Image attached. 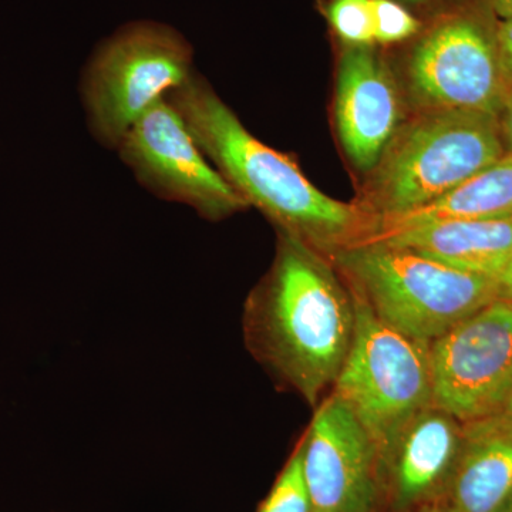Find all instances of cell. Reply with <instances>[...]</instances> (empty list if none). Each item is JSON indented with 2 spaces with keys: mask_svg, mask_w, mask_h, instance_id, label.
<instances>
[{
  "mask_svg": "<svg viewBox=\"0 0 512 512\" xmlns=\"http://www.w3.org/2000/svg\"><path fill=\"white\" fill-rule=\"evenodd\" d=\"M322 252L281 234L274 265L245 303L248 352L285 390L318 406L338 379L356 302Z\"/></svg>",
  "mask_w": 512,
  "mask_h": 512,
  "instance_id": "obj_1",
  "label": "cell"
},
{
  "mask_svg": "<svg viewBox=\"0 0 512 512\" xmlns=\"http://www.w3.org/2000/svg\"><path fill=\"white\" fill-rule=\"evenodd\" d=\"M167 99L225 180L282 234L326 255L375 234L373 215L318 190L291 158L249 133L200 74Z\"/></svg>",
  "mask_w": 512,
  "mask_h": 512,
  "instance_id": "obj_2",
  "label": "cell"
},
{
  "mask_svg": "<svg viewBox=\"0 0 512 512\" xmlns=\"http://www.w3.org/2000/svg\"><path fill=\"white\" fill-rule=\"evenodd\" d=\"M328 258L377 318L429 345L501 296L497 279L468 274L376 239H363Z\"/></svg>",
  "mask_w": 512,
  "mask_h": 512,
  "instance_id": "obj_3",
  "label": "cell"
},
{
  "mask_svg": "<svg viewBox=\"0 0 512 512\" xmlns=\"http://www.w3.org/2000/svg\"><path fill=\"white\" fill-rule=\"evenodd\" d=\"M501 157L494 116L431 110L387 147L366 211L379 224L419 210Z\"/></svg>",
  "mask_w": 512,
  "mask_h": 512,
  "instance_id": "obj_4",
  "label": "cell"
},
{
  "mask_svg": "<svg viewBox=\"0 0 512 512\" xmlns=\"http://www.w3.org/2000/svg\"><path fill=\"white\" fill-rule=\"evenodd\" d=\"M194 73V50L180 32L146 20L128 23L84 67L80 94L90 133L116 150L141 116Z\"/></svg>",
  "mask_w": 512,
  "mask_h": 512,
  "instance_id": "obj_5",
  "label": "cell"
},
{
  "mask_svg": "<svg viewBox=\"0 0 512 512\" xmlns=\"http://www.w3.org/2000/svg\"><path fill=\"white\" fill-rule=\"evenodd\" d=\"M355 302V336L332 393L355 413L380 460L404 424L433 404L430 345L386 325L356 296Z\"/></svg>",
  "mask_w": 512,
  "mask_h": 512,
  "instance_id": "obj_6",
  "label": "cell"
},
{
  "mask_svg": "<svg viewBox=\"0 0 512 512\" xmlns=\"http://www.w3.org/2000/svg\"><path fill=\"white\" fill-rule=\"evenodd\" d=\"M116 150L144 188L187 205L205 220H224L249 207L205 156L167 97L131 126Z\"/></svg>",
  "mask_w": 512,
  "mask_h": 512,
  "instance_id": "obj_7",
  "label": "cell"
},
{
  "mask_svg": "<svg viewBox=\"0 0 512 512\" xmlns=\"http://www.w3.org/2000/svg\"><path fill=\"white\" fill-rule=\"evenodd\" d=\"M433 403L461 423L487 419L512 392V299L497 298L430 343Z\"/></svg>",
  "mask_w": 512,
  "mask_h": 512,
  "instance_id": "obj_8",
  "label": "cell"
},
{
  "mask_svg": "<svg viewBox=\"0 0 512 512\" xmlns=\"http://www.w3.org/2000/svg\"><path fill=\"white\" fill-rule=\"evenodd\" d=\"M299 441L312 512L375 510L379 453L348 404L330 392Z\"/></svg>",
  "mask_w": 512,
  "mask_h": 512,
  "instance_id": "obj_9",
  "label": "cell"
},
{
  "mask_svg": "<svg viewBox=\"0 0 512 512\" xmlns=\"http://www.w3.org/2000/svg\"><path fill=\"white\" fill-rule=\"evenodd\" d=\"M414 96L430 110L495 116L503 104L500 60L471 20H447L414 49L409 67Z\"/></svg>",
  "mask_w": 512,
  "mask_h": 512,
  "instance_id": "obj_10",
  "label": "cell"
},
{
  "mask_svg": "<svg viewBox=\"0 0 512 512\" xmlns=\"http://www.w3.org/2000/svg\"><path fill=\"white\" fill-rule=\"evenodd\" d=\"M400 101L386 67L367 46H350L340 60L336 121L357 168L372 170L392 143Z\"/></svg>",
  "mask_w": 512,
  "mask_h": 512,
  "instance_id": "obj_11",
  "label": "cell"
},
{
  "mask_svg": "<svg viewBox=\"0 0 512 512\" xmlns=\"http://www.w3.org/2000/svg\"><path fill=\"white\" fill-rule=\"evenodd\" d=\"M464 443V423L436 404L404 424L380 457L394 504L410 508L446 494Z\"/></svg>",
  "mask_w": 512,
  "mask_h": 512,
  "instance_id": "obj_12",
  "label": "cell"
},
{
  "mask_svg": "<svg viewBox=\"0 0 512 512\" xmlns=\"http://www.w3.org/2000/svg\"><path fill=\"white\" fill-rule=\"evenodd\" d=\"M366 239L412 249L451 268L498 281L512 256V218L429 222L375 232Z\"/></svg>",
  "mask_w": 512,
  "mask_h": 512,
  "instance_id": "obj_13",
  "label": "cell"
},
{
  "mask_svg": "<svg viewBox=\"0 0 512 512\" xmlns=\"http://www.w3.org/2000/svg\"><path fill=\"white\" fill-rule=\"evenodd\" d=\"M460 512L512 511V423L498 416L464 424V443L447 488Z\"/></svg>",
  "mask_w": 512,
  "mask_h": 512,
  "instance_id": "obj_14",
  "label": "cell"
},
{
  "mask_svg": "<svg viewBox=\"0 0 512 512\" xmlns=\"http://www.w3.org/2000/svg\"><path fill=\"white\" fill-rule=\"evenodd\" d=\"M512 218V153L419 210L380 221L376 232L446 220Z\"/></svg>",
  "mask_w": 512,
  "mask_h": 512,
  "instance_id": "obj_15",
  "label": "cell"
},
{
  "mask_svg": "<svg viewBox=\"0 0 512 512\" xmlns=\"http://www.w3.org/2000/svg\"><path fill=\"white\" fill-rule=\"evenodd\" d=\"M258 512H312L311 497L303 477L301 441Z\"/></svg>",
  "mask_w": 512,
  "mask_h": 512,
  "instance_id": "obj_16",
  "label": "cell"
},
{
  "mask_svg": "<svg viewBox=\"0 0 512 512\" xmlns=\"http://www.w3.org/2000/svg\"><path fill=\"white\" fill-rule=\"evenodd\" d=\"M329 20L333 30L350 46L375 42L372 0H332Z\"/></svg>",
  "mask_w": 512,
  "mask_h": 512,
  "instance_id": "obj_17",
  "label": "cell"
},
{
  "mask_svg": "<svg viewBox=\"0 0 512 512\" xmlns=\"http://www.w3.org/2000/svg\"><path fill=\"white\" fill-rule=\"evenodd\" d=\"M375 42L383 45L403 42L419 30V22L394 0H372Z\"/></svg>",
  "mask_w": 512,
  "mask_h": 512,
  "instance_id": "obj_18",
  "label": "cell"
},
{
  "mask_svg": "<svg viewBox=\"0 0 512 512\" xmlns=\"http://www.w3.org/2000/svg\"><path fill=\"white\" fill-rule=\"evenodd\" d=\"M501 62L512 76V19L503 20L497 33Z\"/></svg>",
  "mask_w": 512,
  "mask_h": 512,
  "instance_id": "obj_19",
  "label": "cell"
},
{
  "mask_svg": "<svg viewBox=\"0 0 512 512\" xmlns=\"http://www.w3.org/2000/svg\"><path fill=\"white\" fill-rule=\"evenodd\" d=\"M498 285H500L501 298L512 299V256L503 275L498 278Z\"/></svg>",
  "mask_w": 512,
  "mask_h": 512,
  "instance_id": "obj_20",
  "label": "cell"
},
{
  "mask_svg": "<svg viewBox=\"0 0 512 512\" xmlns=\"http://www.w3.org/2000/svg\"><path fill=\"white\" fill-rule=\"evenodd\" d=\"M491 8L501 19H512V0H490Z\"/></svg>",
  "mask_w": 512,
  "mask_h": 512,
  "instance_id": "obj_21",
  "label": "cell"
},
{
  "mask_svg": "<svg viewBox=\"0 0 512 512\" xmlns=\"http://www.w3.org/2000/svg\"><path fill=\"white\" fill-rule=\"evenodd\" d=\"M505 133H507L508 143H510L512 150V94L508 97L507 104H505Z\"/></svg>",
  "mask_w": 512,
  "mask_h": 512,
  "instance_id": "obj_22",
  "label": "cell"
},
{
  "mask_svg": "<svg viewBox=\"0 0 512 512\" xmlns=\"http://www.w3.org/2000/svg\"><path fill=\"white\" fill-rule=\"evenodd\" d=\"M494 416L501 417V419L512 423V392L510 393V396H508L507 402L504 403L503 409H501L497 414H494Z\"/></svg>",
  "mask_w": 512,
  "mask_h": 512,
  "instance_id": "obj_23",
  "label": "cell"
},
{
  "mask_svg": "<svg viewBox=\"0 0 512 512\" xmlns=\"http://www.w3.org/2000/svg\"><path fill=\"white\" fill-rule=\"evenodd\" d=\"M431 512H460L447 503L436 505Z\"/></svg>",
  "mask_w": 512,
  "mask_h": 512,
  "instance_id": "obj_24",
  "label": "cell"
},
{
  "mask_svg": "<svg viewBox=\"0 0 512 512\" xmlns=\"http://www.w3.org/2000/svg\"><path fill=\"white\" fill-rule=\"evenodd\" d=\"M412 2H419V0H412Z\"/></svg>",
  "mask_w": 512,
  "mask_h": 512,
  "instance_id": "obj_25",
  "label": "cell"
},
{
  "mask_svg": "<svg viewBox=\"0 0 512 512\" xmlns=\"http://www.w3.org/2000/svg\"><path fill=\"white\" fill-rule=\"evenodd\" d=\"M510 512H512V511H510Z\"/></svg>",
  "mask_w": 512,
  "mask_h": 512,
  "instance_id": "obj_26",
  "label": "cell"
}]
</instances>
